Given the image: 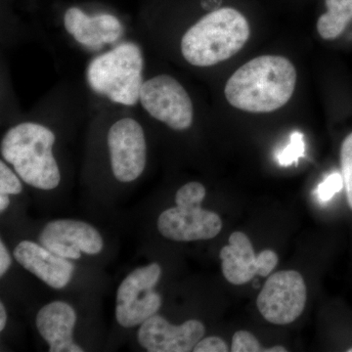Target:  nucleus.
<instances>
[{"mask_svg":"<svg viewBox=\"0 0 352 352\" xmlns=\"http://www.w3.org/2000/svg\"><path fill=\"white\" fill-rule=\"evenodd\" d=\"M305 136L302 132L294 131L289 136V144L281 151L278 152L276 160L281 166H289L296 164L300 157L305 156Z\"/></svg>","mask_w":352,"mask_h":352,"instance_id":"obj_18","label":"nucleus"},{"mask_svg":"<svg viewBox=\"0 0 352 352\" xmlns=\"http://www.w3.org/2000/svg\"><path fill=\"white\" fill-rule=\"evenodd\" d=\"M7 321V314L6 307L3 303H0V331H3L6 328Z\"/></svg>","mask_w":352,"mask_h":352,"instance_id":"obj_27","label":"nucleus"},{"mask_svg":"<svg viewBox=\"0 0 352 352\" xmlns=\"http://www.w3.org/2000/svg\"><path fill=\"white\" fill-rule=\"evenodd\" d=\"M99 36L104 44L116 43L122 34V25L111 14H98L92 16Z\"/></svg>","mask_w":352,"mask_h":352,"instance_id":"obj_17","label":"nucleus"},{"mask_svg":"<svg viewBox=\"0 0 352 352\" xmlns=\"http://www.w3.org/2000/svg\"><path fill=\"white\" fill-rule=\"evenodd\" d=\"M263 351L264 352H286L288 351H287V349H285L284 346H276L271 347V349H264Z\"/></svg>","mask_w":352,"mask_h":352,"instance_id":"obj_28","label":"nucleus"},{"mask_svg":"<svg viewBox=\"0 0 352 352\" xmlns=\"http://www.w3.org/2000/svg\"><path fill=\"white\" fill-rule=\"evenodd\" d=\"M296 85V69L288 58L263 55L243 65L229 78L224 95L238 110L271 113L288 103Z\"/></svg>","mask_w":352,"mask_h":352,"instance_id":"obj_1","label":"nucleus"},{"mask_svg":"<svg viewBox=\"0 0 352 352\" xmlns=\"http://www.w3.org/2000/svg\"><path fill=\"white\" fill-rule=\"evenodd\" d=\"M144 58L138 44H120L94 58L87 67L88 85L113 103L134 106L143 83Z\"/></svg>","mask_w":352,"mask_h":352,"instance_id":"obj_4","label":"nucleus"},{"mask_svg":"<svg viewBox=\"0 0 352 352\" xmlns=\"http://www.w3.org/2000/svg\"><path fill=\"white\" fill-rule=\"evenodd\" d=\"M307 300V285L302 274L284 270L268 278L256 305L265 320L275 325H288L302 314Z\"/></svg>","mask_w":352,"mask_h":352,"instance_id":"obj_7","label":"nucleus"},{"mask_svg":"<svg viewBox=\"0 0 352 352\" xmlns=\"http://www.w3.org/2000/svg\"><path fill=\"white\" fill-rule=\"evenodd\" d=\"M251 30L244 15L231 7L201 18L183 34L182 56L192 66L206 68L230 59L249 41Z\"/></svg>","mask_w":352,"mask_h":352,"instance_id":"obj_2","label":"nucleus"},{"mask_svg":"<svg viewBox=\"0 0 352 352\" xmlns=\"http://www.w3.org/2000/svg\"><path fill=\"white\" fill-rule=\"evenodd\" d=\"M349 352H352V349H349V351H347Z\"/></svg>","mask_w":352,"mask_h":352,"instance_id":"obj_29","label":"nucleus"},{"mask_svg":"<svg viewBox=\"0 0 352 352\" xmlns=\"http://www.w3.org/2000/svg\"><path fill=\"white\" fill-rule=\"evenodd\" d=\"M219 256L224 278L237 286L247 284L256 275L267 277L279 261L276 252L271 250L256 256L249 237L240 231L231 234L229 245L222 248Z\"/></svg>","mask_w":352,"mask_h":352,"instance_id":"obj_9","label":"nucleus"},{"mask_svg":"<svg viewBox=\"0 0 352 352\" xmlns=\"http://www.w3.org/2000/svg\"><path fill=\"white\" fill-rule=\"evenodd\" d=\"M344 178H342V173L335 171L324 178L323 182L315 190V194L321 203H328L332 200L336 194L339 193L340 190L344 188Z\"/></svg>","mask_w":352,"mask_h":352,"instance_id":"obj_20","label":"nucleus"},{"mask_svg":"<svg viewBox=\"0 0 352 352\" xmlns=\"http://www.w3.org/2000/svg\"><path fill=\"white\" fill-rule=\"evenodd\" d=\"M11 264H12V259H11L10 254L4 245L3 241H1L0 242V276L2 277L6 274Z\"/></svg>","mask_w":352,"mask_h":352,"instance_id":"obj_25","label":"nucleus"},{"mask_svg":"<svg viewBox=\"0 0 352 352\" xmlns=\"http://www.w3.org/2000/svg\"><path fill=\"white\" fill-rule=\"evenodd\" d=\"M327 12L317 21V32L325 41L339 38L352 21V0H325Z\"/></svg>","mask_w":352,"mask_h":352,"instance_id":"obj_15","label":"nucleus"},{"mask_svg":"<svg viewBox=\"0 0 352 352\" xmlns=\"http://www.w3.org/2000/svg\"><path fill=\"white\" fill-rule=\"evenodd\" d=\"M10 205V198L8 194L0 193V212H3Z\"/></svg>","mask_w":352,"mask_h":352,"instance_id":"obj_26","label":"nucleus"},{"mask_svg":"<svg viewBox=\"0 0 352 352\" xmlns=\"http://www.w3.org/2000/svg\"><path fill=\"white\" fill-rule=\"evenodd\" d=\"M64 25L66 31L85 47L94 50L103 47L104 43L97 31L94 17L87 15L78 7H71L66 11Z\"/></svg>","mask_w":352,"mask_h":352,"instance_id":"obj_16","label":"nucleus"},{"mask_svg":"<svg viewBox=\"0 0 352 352\" xmlns=\"http://www.w3.org/2000/svg\"><path fill=\"white\" fill-rule=\"evenodd\" d=\"M194 352H227L229 351L228 346L223 340L219 337H208L201 339L196 346Z\"/></svg>","mask_w":352,"mask_h":352,"instance_id":"obj_24","label":"nucleus"},{"mask_svg":"<svg viewBox=\"0 0 352 352\" xmlns=\"http://www.w3.org/2000/svg\"><path fill=\"white\" fill-rule=\"evenodd\" d=\"M14 258L30 272L51 288L66 287L73 277L75 266L67 258L53 254L32 241H22L14 250Z\"/></svg>","mask_w":352,"mask_h":352,"instance_id":"obj_13","label":"nucleus"},{"mask_svg":"<svg viewBox=\"0 0 352 352\" xmlns=\"http://www.w3.org/2000/svg\"><path fill=\"white\" fill-rule=\"evenodd\" d=\"M107 142L113 175L120 182H132L142 175L147 147L144 131L135 120L124 118L109 129Z\"/></svg>","mask_w":352,"mask_h":352,"instance_id":"obj_8","label":"nucleus"},{"mask_svg":"<svg viewBox=\"0 0 352 352\" xmlns=\"http://www.w3.org/2000/svg\"><path fill=\"white\" fill-rule=\"evenodd\" d=\"M157 229L164 237L177 242L208 240L222 229L219 215L201 208V205L177 206L162 212Z\"/></svg>","mask_w":352,"mask_h":352,"instance_id":"obj_11","label":"nucleus"},{"mask_svg":"<svg viewBox=\"0 0 352 352\" xmlns=\"http://www.w3.org/2000/svg\"><path fill=\"white\" fill-rule=\"evenodd\" d=\"M206 333L201 322L188 320L182 325H173L164 317L155 314L138 331L140 346L150 352H189Z\"/></svg>","mask_w":352,"mask_h":352,"instance_id":"obj_12","label":"nucleus"},{"mask_svg":"<svg viewBox=\"0 0 352 352\" xmlns=\"http://www.w3.org/2000/svg\"><path fill=\"white\" fill-rule=\"evenodd\" d=\"M41 245L67 259H78L82 252L99 254L103 249L100 233L87 222L73 219L51 221L39 235Z\"/></svg>","mask_w":352,"mask_h":352,"instance_id":"obj_10","label":"nucleus"},{"mask_svg":"<svg viewBox=\"0 0 352 352\" xmlns=\"http://www.w3.org/2000/svg\"><path fill=\"white\" fill-rule=\"evenodd\" d=\"M206 197V188L200 182H189L183 185L175 195L177 206L201 205Z\"/></svg>","mask_w":352,"mask_h":352,"instance_id":"obj_21","label":"nucleus"},{"mask_svg":"<svg viewBox=\"0 0 352 352\" xmlns=\"http://www.w3.org/2000/svg\"><path fill=\"white\" fill-rule=\"evenodd\" d=\"M340 166L347 203L352 210V132L346 136L340 147Z\"/></svg>","mask_w":352,"mask_h":352,"instance_id":"obj_19","label":"nucleus"},{"mask_svg":"<svg viewBox=\"0 0 352 352\" xmlns=\"http://www.w3.org/2000/svg\"><path fill=\"white\" fill-rule=\"evenodd\" d=\"M23 186L18 176L13 173L3 161L0 162V193L18 195Z\"/></svg>","mask_w":352,"mask_h":352,"instance_id":"obj_22","label":"nucleus"},{"mask_svg":"<svg viewBox=\"0 0 352 352\" xmlns=\"http://www.w3.org/2000/svg\"><path fill=\"white\" fill-rule=\"evenodd\" d=\"M161 275V266L151 263L132 271L122 282L116 300V318L120 326L136 327L159 311L162 296L155 287Z\"/></svg>","mask_w":352,"mask_h":352,"instance_id":"obj_5","label":"nucleus"},{"mask_svg":"<svg viewBox=\"0 0 352 352\" xmlns=\"http://www.w3.org/2000/svg\"><path fill=\"white\" fill-rule=\"evenodd\" d=\"M76 322L75 309L64 302L48 303L36 315V328L50 344V352H82L73 340Z\"/></svg>","mask_w":352,"mask_h":352,"instance_id":"obj_14","label":"nucleus"},{"mask_svg":"<svg viewBox=\"0 0 352 352\" xmlns=\"http://www.w3.org/2000/svg\"><path fill=\"white\" fill-rule=\"evenodd\" d=\"M258 339L248 331H238L234 333L232 340V352H259L263 351Z\"/></svg>","mask_w":352,"mask_h":352,"instance_id":"obj_23","label":"nucleus"},{"mask_svg":"<svg viewBox=\"0 0 352 352\" xmlns=\"http://www.w3.org/2000/svg\"><path fill=\"white\" fill-rule=\"evenodd\" d=\"M54 132L36 122H22L9 129L1 141V155L23 182L41 190L56 188L61 180L53 156Z\"/></svg>","mask_w":352,"mask_h":352,"instance_id":"obj_3","label":"nucleus"},{"mask_svg":"<svg viewBox=\"0 0 352 352\" xmlns=\"http://www.w3.org/2000/svg\"><path fill=\"white\" fill-rule=\"evenodd\" d=\"M139 101L152 118L171 129L186 131L193 124V103L188 92L171 76L157 75L146 80Z\"/></svg>","mask_w":352,"mask_h":352,"instance_id":"obj_6","label":"nucleus"}]
</instances>
